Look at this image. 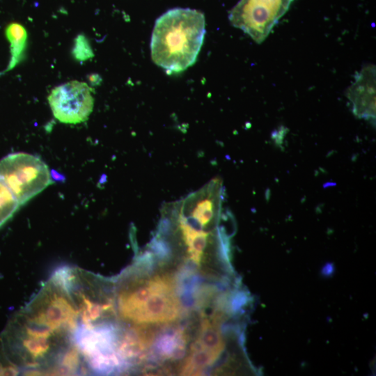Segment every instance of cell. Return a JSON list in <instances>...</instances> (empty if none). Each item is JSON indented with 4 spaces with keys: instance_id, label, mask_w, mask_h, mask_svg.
Returning <instances> with one entry per match:
<instances>
[{
    "instance_id": "9",
    "label": "cell",
    "mask_w": 376,
    "mask_h": 376,
    "mask_svg": "<svg viewBox=\"0 0 376 376\" xmlns=\"http://www.w3.org/2000/svg\"><path fill=\"white\" fill-rule=\"evenodd\" d=\"M180 223L189 258L195 264L199 265L209 234L192 227L185 217L180 218Z\"/></svg>"
},
{
    "instance_id": "7",
    "label": "cell",
    "mask_w": 376,
    "mask_h": 376,
    "mask_svg": "<svg viewBox=\"0 0 376 376\" xmlns=\"http://www.w3.org/2000/svg\"><path fill=\"white\" fill-rule=\"evenodd\" d=\"M355 114L363 118H373L375 113V68L365 66L355 76L347 91Z\"/></svg>"
},
{
    "instance_id": "8",
    "label": "cell",
    "mask_w": 376,
    "mask_h": 376,
    "mask_svg": "<svg viewBox=\"0 0 376 376\" xmlns=\"http://www.w3.org/2000/svg\"><path fill=\"white\" fill-rule=\"evenodd\" d=\"M220 319V314H216L211 320L203 318L201 323L198 338L194 343L217 358L225 347L219 329Z\"/></svg>"
},
{
    "instance_id": "14",
    "label": "cell",
    "mask_w": 376,
    "mask_h": 376,
    "mask_svg": "<svg viewBox=\"0 0 376 376\" xmlns=\"http://www.w3.org/2000/svg\"><path fill=\"white\" fill-rule=\"evenodd\" d=\"M214 216V203L210 198L200 201L191 212V217L201 227L207 224Z\"/></svg>"
},
{
    "instance_id": "2",
    "label": "cell",
    "mask_w": 376,
    "mask_h": 376,
    "mask_svg": "<svg viewBox=\"0 0 376 376\" xmlns=\"http://www.w3.org/2000/svg\"><path fill=\"white\" fill-rule=\"evenodd\" d=\"M118 307L123 318L136 324L172 322L181 311L174 283L166 275L155 276L123 291Z\"/></svg>"
},
{
    "instance_id": "13",
    "label": "cell",
    "mask_w": 376,
    "mask_h": 376,
    "mask_svg": "<svg viewBox=\"0 0 376 376\" xmlns=\"http://www.w3.org/2000/svg\"><path fill=\"white\" fill-rule=\"evenodd\" d=\"M19 206L13 193L0 180V227L15 214Z\"/></svg>"
},
{
    "instance_id": "11",
    "label": "cell",
    "mask_w": 376,
    "mask_h": 376,
    "mask_svg": "<svg viewBox=\"0 0 376 376\" xmlns=\"http://www.w3.org/2000/svg\"><path fill=\"white\" fill-rule=\"evenodd\" d=\"M186 337L182 329L166 333L157 340L156 347L159 354L166 359H178L185 350Z\"/></svg>"
},
{
    "instance_id": "10",
    "label": "cell",
    "mask_w": 376,
    "mask_h": 376,
    "mask_svg": "<svg viewBox=\"0 0 376 376\" xmlns=\"http://www.w3.org/2000/svg\"><path fill=\"white\" fill-rule=\"evenodd\" d=\"M5 34L10 44V59L6 69L8 71L13 69L23 58L27 32L21 24L12 22L6 26Z\"/></svg>"
},
{
    "instance_id": "6",
    "label": "cell",
    "mask_w": 376,
    "mask_h": 376,
    "mask_svg": "<svg viewBox=\"0 0 376 376\" xmlns=\"http://www.w3.org/2000/svg\"><path fill=\"white\" fill-rule=\"evenodd\" d=\"M91 91L86 83L77 80L53 88L47 99L54 116L66 124L86 120L94 104Z\"/></svg>"
},
{
    "instance_id": "4",
    "label": "cell",
    "mask_w": 376,
    "mask_h": 376,
    "mask_svg": "<svg viewBox=\"0 0 376 376\" xmlns=\"http://www.w3.org/2000/svg\"><path fill=\"white\" fill-rule=\"evenodd\" d=\"M72 340L89 368L96 373H109L120 366L116 333L110 325L79 324Z\"/></svg>"
},
{
    "instance_id": "5",
    "label": "cell",
    "mask_w": 376,
    "mask_h": 376,
    "mask_svg": "<svg viewBox=\"0 0 376 376\" xmlns=\"http://www.w3.org/2000/svg\"><path fill=\"white\" fill-rule=\"evenodd\" d=\"M293 0H240L230 12L229 19L236 28L256 42H263Z\"/></svg>"
},
{
    "instance_id": "15",
    "label": "cell",
    "mask_w": 376,
    "mask_h": 376,
    "mask_svg": "<svg viewBox=\"0 0 376 376\" xmlns=\"http://www.w3.org/2000/svg\"><path fill=\"white\" fill-rule=\"evenodd\" d=\"M72 54L79 61H85L93 56L92 49L84 36L79 35L75 39Z\"/></svg>"
},
{
    "instance_id": "12",
    "label": "cell",
    "mask_w": 376,
    "mask_h": 376,
    "mask_svg": "<svg viewBox=\"0 0 376 376\" xmlns=\"http://www.w3.org/2000/svg\"><path fill=\"white\" fill-rule=\"evenodd\" d=\"M217 359L210 352L193 344L189 356L182 364L181 374L183 375H199L204 368L212 365Z\"/></svg>"
},
{
    "instance_id": "1",
    "label": "cell",
    "mask_w": 376,
    "mask_h": 376,
    "mask_svg": "<svg viewBox=\"0 0 376 376\" xmlns=\"http://www.w3.org/2000/svg\"><path fill=\"white\" fill-rule=\"evenodd\" d=\"M205 33L204 15L196 10L173 8L155 22L150 42L154 63L168 73L192 65Z\"/></svg>"
},
{
    "instance_id": "16",
    "label": "cell",
    "mask_w": 376,
    "mask_h": 376,
    "mask_svg": "<svg viewBox=\"0 0 376 376\" xmlns=\"http://www.w3.org/2000/svg\"><path fill=\"white\" fill-rule=\"evenodd\" d=\"M1 341V340H0ZM17 373L16 367L14 363L10 361L7 357L3 345L1 351L0 352V375H15Z\"/></svg>"
},
{
    "instance_id": "3",
    "label": "cell",
    "mask_w": 376,
    "mask_h": 376,
    "mask_svg": "<svg viewBox=\"0 0 376 376\" xmlns=\"http://www.w3.org/2000/svg\"><path fill=\"white\" fill-rule=\"evenodd\" d=\"M0 180L20 205L53 183L47 165L38 156L26 152L10 154L0 160Z\"/></svg>"
}]
</instances>
